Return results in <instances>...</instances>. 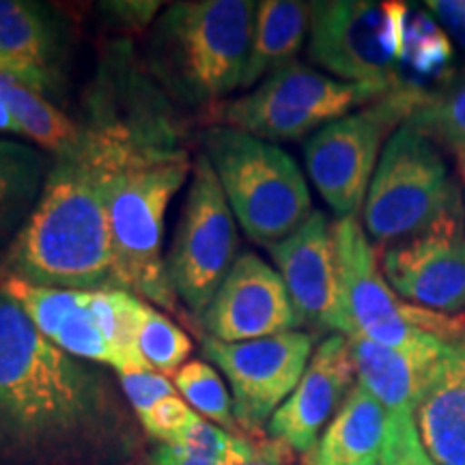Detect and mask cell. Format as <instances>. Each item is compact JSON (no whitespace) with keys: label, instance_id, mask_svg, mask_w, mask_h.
<instances>
[{"label":"cell","instance_id":"cell-30","mask_svg":"<svg viewBox=\"0 0 465 465\" xmlns=\"http://www.w3.org/2000/svg\"><path fill=\"white\" fill-rule=\"evenodd\" d=\"M196 418L199 414L183 399H179V394H174V397H166L155 403L147 414L138 418V422H141L147 440L151 438L158 444L173 446Z\"/></svg>","mask_w":465,"mask_h":465},{"label":"cell","instance_id":"cell-13","mask_svg":"<svg viewBox=\"0 0 465 465\" xmlns=\"http://www.w3.org/2000/svg\"><path fill=\"white\" fill-rule=\"evenodd\" d=\"M380 265L386 281L405 302L444 315H461L465 308L461 190L427 229L386 246Z\"/></svg>","mask_w":465,"mask_h":465},{"label":"cell","instance_id":"cell-9","mask_svg":"<svg viewBox=\"0 0 465 465\" xmlns=\"http://www.w3.org/2000/svg\"><path fill=\"white\" fill-rule=\"evenodd\" d=\"M459 192L438 144L403 124L388 138L362 207L371 240L391 246L427 229Z\"/></svg>","mask_w":465,"mask_h":465},{"label":"cell","instance_id":"cell-1","mask_svg":"<svg viewBox=\"0 0 465 465\" xmlns=\"http://www.w3.org/2000/svg\"><path fill=\"white\" fill-rule=\"evenodd\" d=\"M147 452L114 371L52 345L0 289V465H136Z\"/></svg>","mask_w":465,"mask_h":465},{"label":"cell","instance_id":"cell-18","mask_svg":"<svg viewBox=\"0 0 465 465\" xmlns=\"http://www.w3.org/2000/svg\"><path fill=\"white\" fill-rule=\"evenodd\" d=\"M358 383L388 411H416L449 342L429 339L414 347H386L347 336Z\"/></svg>","mask_w":465,"mask_h":465},{"label":"cell","instance_id":"cell-27","mask_svg":"<svg viewBox=\"0 0 465 465\" xmlns=\"http://www.w3.org/2000/svg\"><path fill=\"white\" fill-rule=\"evenodd\" d=\"M173 446L185 455L203 459V461L213 465H242L252 457L257 441H250L242 435H232L218 424L199 416Z\"/></svg>","mask_w":465,"mask_h":465},{"label":"cell","instance_id":"cell-20","mask_svg":"<svg viewBox=\"0 0 465 465\" xmlns=\"http://www.w3.org/2000/svg\"><path fill=\"white\" fill-rule=\"evenodd\" d=\"M386 438L388 410L356 383L306 465H381Z\"/></svg>","mask_w":465,"mask_h":465},{"label":"cell","instance_id":"cell-28","mask_svg":"<svg viewBox=\"0 0 465 465\" xmlns=\"http://www.w3.org/2000/svg\"><path fill=\"white\" fill-rule=\"evenodd\" d=\"M452 58L450 42L444 28H440L431 17L407 11L403 28V58L418 74L429 75L444 67Z\"/></svg>","mask_w":465,"mask_h":465},{"label":"cell","instance_id":"cell-8","mask_svg":"<svg viewBox=\"0 0 465 465\" xmlns=\"http://www.w3.org/2000/svg\"><path fill=\"white\" fill-rule=\"evenodd\" d=\"M403 3L373 0H317L311 3L308 56L345 83L369 84L383 93L401 89Z\"/></svg>","mask_w":465,"mask_h":465},{"label":"cell","instance_id":"cell-14","mask_svg":"<svg viewBox=\"0 0 465 465\" xmlns=\"http://www.w3.org/2000/svg\"><path fill=\"white\" fill-rule=\"evenodd\" d=\"M205 336L218 342L257 341L298 330V315L276 267L243 252L201 317Z\"/></svg>","mask_w":465,"mask_h":465},{"label":"cell","instance_id":"cell-21","mask_svg":"<svg viewBox=\"0 0 465 465\" xmlns=\"http://www.w3.org/2000/svg\"><path fill=\"white\" fill-rule=\"evenodd\" d=\"M311 31V3L300 0H263L254 20L252 48L243 74L242 89L287 67L295 61Z\"/></svg>","mask_w":465,"mask_h":465},{"label":"cell","instance_id":"cell-29","mask_svg":"<svg viewBox=\"0 0 465 465\" xmlns=\"http://www.w3.org/2000/svg\"><path fill=\"white\" fill-rule=\"evenodd\" d=\"M381 465H438L424 449L414 411H388V438Z\"/></svg>","mask_w":465,"mask_h":465},{"label":"cell","instance_id":"cell-16","mask_svg":"<svg viewBox=\"0 0 465 465\" xmlns=\"http://www.w3.org/2000/svg\"><path fill=\"white\" fill-rule=\"evenodd\" d=\"M356 377L349 339L330 334L315 349L295 391L272 416L267 435L284 449L308 455L322 429L339 414Z\"/></svg>","mask_w":465,"mask_h":465},{"label":"cell","instance_id":"cell-4","mask_svg":"<svg viewBox=\"0 0 465 465\" xmlns=\"http://www.w3.org/2000/svg\"><path fill=\"white\" fill-rule=\"evenodd\" d=\"M259 3L185 0L162 11L149 35V72L185 106L242 89Z\"/></svg>","mask_w":465,"mask_h":465},{"label":"cell","instance_id":"cell-3","mask_svg":"<svg viewBox=\"0 0 465 465\" xmlns=\"http://www.w3.org/2000/svg\"><path fill=\"white\" fill-rule=\"evenodd\" d=\"M0 272L35 287L119 289L100 149L84 125L78 147L52 158L42 199L5 252Z\"/></svg>","mask_w":465,"mask_h":465},{"label":"cell","instance_id":"cell-11","mask_svg":"<svg viewBox=\"0 0 465 465\" xmlns=\"http://www.w3.org/2000/svg\"><path fill=\"white\" fill-rule=\"evenodd\" d=\"M237 248L235 216L212 162L201 153L194 160L182 216L166 254L174 295L199 322L240 257Z\"/></svg>","mask_w":465,"mask_h":465},{"label":"cell","instance_id":"cell-2","mask_svg":"<svg viewBox=\"0 0 465 465\" xmlns=\"http://www.w3.org/2000/svg\"><path fill=\"white\" fill-rule=\"evenodd\" d=\"M83 125L100 149L119 289L177 315L164 257V216L194 162L177 147L168 119L95 106Z\"/></svg>","mask_w":465,"mask_h":465},{"label":"cell","instance_id":"cell-5","mask_svg":"<svg viewBox=\"0 0 465 465\" xmlns=\"http://www.w3.org/2000/svg\"><path fill=\"white\" fill-rule=\"evenodd\" d=\"M203 153L243 232L270 250L311 218V190L287 151L229 125L207 127Z\"/></svg>","mask_w":465,"mask_h":465},{"label":"cell","instance_id":"cell-10","mask_svg":"<svg viewBox=\"0 0 465 465\" xmlns=\"http://www.w3.org/2000/svg\"><path fill=\"white\" fill-rule=\"evenodd\" d=\"M388 95L375 86L330 78L304 63H289L248 95L224 104L223 125L267 143L300 141L323 125Z\"/></svg>","mask_w":465,"mask_h":465},{"label":"cell","instance_id":"cell-35","mask_svg":"<svg viewBox=\"0 0 465 465\" xmlns=\"http://www.w3.org/2000/svg\"><path fill=\"white\" fill-rule=\"evenodd\" d=\"M284 449L278 441H257V449H254L252 457L242 465H284Z\"/></svg>","mask_w":465,"mask_h":465},{"label":"cell","instance_id":"cell-34","mask_svg":"<svg viewBox=\"0 0 465 465\" xmlns=\"http://www.w3.org/2000/svg\"><path fill=\"white\" fill-rule=\"evenodd\" d=\"M136 465H213L209 461H203V459H196L192 455H185L174 446H166V444H158L153 450H149L144 455L143 461H138Z\"/></svg>","mask_w":465,"mask_h":465},{"label":"cell","instance_id":"cell-25","mask_svg":"<svg viewBox=\"0 0 465 465\" xmlns=\"http://www.w3.org/2000/svg\"><path fill=\"white\" fill-rule=\"evenodd\" d=\"M174 388L196 414L237 435L240 424L232 414V397L223 377L212 364L190 360L173 377Z\"/></svg>","mask_w":465,"mask_h":465},{"label":"cell","instance_id":"cell-22","mask_svg":"<svg viewBox=\"0 0 465 465\" xmlns=\"http://www.w3.org/2000/svg\"><path fill=\"white\" fill-rule=\"evenodd\" d=\"M52 158L31 144L0 141V250H7L37 207Z\"/></svg>","mask_w":465,"mask_h":465},{"label":"cell","instance_id":"cell-17","mask_svg":"<svg viewBox=\"0 0 465 465\" xmlns=\"http://www.w3.org/2000/svg\"><path fill=\"white\" fill-rule=\"evenodd\" d=\"M67 28L48 5L0 0V67L52 100L65 80Z\"/></svg>","mask_w":465,"mask_h":465},{"label":"cell","instance_id":"cell-12","mask_svg":"<svg viewBox=\"0 0 465 465\" xmlns=\"http://www.w3.org/2000/svg\"><path fill=\"white\" fill-rule=\"evenodd\" d=\"M312 342V334L302 330L243 342L203 339V356L229 381L232 414L240 429L250 435L263 433L304 375Z\"/></svg>","mask_w":465,"mask_h":465},{"label":"cell","instance_id":"cell-32","mask_svg":"<svg viewBox=\"0 0 465 465\" xmlns=\"http://www.w3.org/2000/svg\"><path fill=\"white\" fill-rule=\"evenodd\" d=\"M162 3H104V14L110 22L121 28H143L149 26L153 15L158 14Z\"/></svg>","mask_w":465,"mask_h":465},{"label":"cell","instance_id":"cell-33","mask_svg":"<svg viewBox=\"0 0 465 465\" xmlns=\"http://www.w3.org/2000/svg\"><path fill=\"white\" fill-rule=\"evenodd\" d=\"M424 7L465 50V0H429Z\"/></svg>","mask_w":465,"mask_h":465},{"label":"cell","instance_id":"cell-31","mask_svg":"<svg viewBox=\"0 0 465 465\" xmlns=\"http://www.w3.org/2000/svg\"><path fill=\"white\" fill-rule=\"evenodd\" d=\"M116 377H119L121 391H124V397L127 399L136 418L147 414L151 407L160 403L162 399L179 394L174 383L166 375L151 369V366L121 371V373H116Z\"/></svg>","mask_w":465,"mask_h":465},{"label":"cell","instance_id":"cell-19","mask_svg":"<svg viewBox=\"0 0 465 465\" xmlns=\"http://www.w3.org/2000/svg\"><path fill=\"white\" fill-rule=\"evenodd\" d=\"M414 414L433 461L465 465V336L446 349Z\"/></svg>","mask_w":465,"mask_h":465},{"label":"cell","instance_id":"cell-36","mask_svg":"<svg viewBox=\"0 0 465 465\" xmlns=\"http://www.w3.org/2000/svg\"><path fill=\"white\" fill-rule=\"evenodd\" d=\"M0 132H9V134H17V136H22L20 132V125L15 124L14 114H11V110L7 108V104L0 100Z\"/></svg>","mask_w":465,"mask_h":465},{"label":"cell","instance_id":"cell-6","mask_svg":"<svg viewBox=\"0 0 465 465\" xmlns=\"http://www.w3.org/2000/svg\"><path fill=\"white\" fill-rule=\"evenodd\" d=\"M332 232L345 336H362L386 347H414L429 339L452 345L465 336V315H444L410 304L391 287L356 216L336 220Z\"/></svg>","mask_w":465,"mask_h":465},{"label":"cell","instance_id":"cell-24","mask_svg":"<svg viewBox=\"0 0 465 465\" xmlns=\"http://www.w3.org/2000/svg\"><path fill=\"white\" fill-rule=\"evenodd\" d=\"M405 124L431 138L435 144L450 149L459 164L465 162V72L440 91L427 93Z\"/></svg>","mask_w":465,"mask_h":465},{"label":"cell","instance_id":"cell-7","mask_svg":"<svg viewBox=\"0 0 465 465\" xmlns=\"http://www.w3.org/2000/svg\"><path fill=\"white\" fill-rule=\"evenodd\" d=\"M427 93L403 84L358 113L323 125L304 144L306 171L322 199L339 218L364 207L388 138L416 113Z\"/></svg>","mask_w":465,"mask_h":465},{"label":"cell","instance_id":"cell-15","mask_svg":"<svg viewBox=\"0 0 465 465\" xmlns=\"http://www.w3.org/2000/svg\"><path fill=\"white\" fill-rule=\"evenodd\" d=\"M270 252L287 287L300 328L306 325L312 332L345 336L334 232L325 213L312 212L293 235L272 246Z\"/></svg>","mask_w":465,"mask_h":465},{"label":"cell","instance_id":"cell-37","mask_svg":"<svg viewBox=\"0 0 465 465\" xmlns=\"http://www.w3.org/2000/svg\"><path fill=\"white\" fill-rule=\"evenodd\" d=\"M461 171H463V177H465V162H461Z\"/></svg>","mask_w":465,"mask_h":465},{"label":"cell","instance_id":"cell-23","mask_svg":"<svg viewBox=\"0 0 465 465\" xmlns=\"http://www.w3.org/2000/svg\"><path fill=\"white\" fill-rule=\"evenodd\" d=\"M0 100L7 104L22 136L50 153L61 158L78 147L83 138V124L63 113L42 91L0 67Z\"/></svg>","mask_w":465,"mask_h":465},{"label":"cell","instance_id":"cell-26","mask_svg":"<svg viewBox=\"0 0 465 465\" xmlns=\"http://www.w3.org/2000/svg\"><path fill=\"white\" fill-rule=\"evenodd\" d=\"M138 353L151 369L168 377L188 362L192 341L171 317L149 304L138 332Z\"/></svg>","mask_w":465,"mask_h":465}]
</instances>
